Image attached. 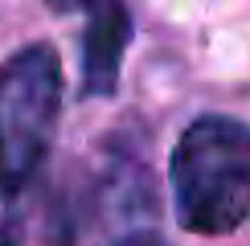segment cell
<instances>
[{"mask_svg": "<svg viewBox=\"0 0 250 246\" xmlns=\"http://www.w3.org/2000/svg\"><path fill=\"white\" fill-rule=\"evenodd\" d=\"M172 205L185 230L230 234L250 218V123L201 115L172 152Z\"/></svg>", "mask_w": 250, "mask_h": 246, "instance_id": "cell-1", "label": "cell"}, {"mask_svg": "<svg viewBox=\"0 0 250 246\" xmlns=\"http://www.w3.org/2000/svg\"><path fill=\"white\" fill-rule=\"evenodd\" d=\"M62 115V66L49 45H25L0 66V189L33 181Z\"/></svg>", "mask_w": 250, "mask_h": 246, "instance_id": "cell-2", "label": "cell"}, {"mask_svg": "<svg viewBox=\"0 0 250 246\" xmlns=\"http://www.w3.org/2000/svg\"><path fill=\"white\" fill-rule=\"evenodd\" d=\"M0 246H74V209L54 181H25L8 193Z\"/></svg>", "mask_w": 250, "mask_h": 246, "instance_id": "cell-3", "label": "cell"}, {"mask_svg": "<svg viewBox=\"0 0 250 246\" xmlns=\"http://www.w3.org/2000/svg\"><path fill=\"white\" fill-rule=\"evenodd\" d=\"M131 41V17L119 0H95L82 33V95H115L119 66Z\"/></svg>", "mask_w": 250, "mask_h": 246, "instance_id": "cell-4", "label": "cell"}, {"mask_svg": "<svg viewBox=\"0 0 250 246\" xmlns=\"http://www.w3.org/2000/svg\"><path fill=\"white\" fill-rule=\"evenodd\" d=\"M95 0H49V8H58V13H74V8H90Z\"/></svg>", "mask_w": 250, "mask_h": 246, "instance_id": "cell-5", "label": "cell"}, {"mask_svg": "<svg viewBox=\"0 0 250 246\" xmlns=\"http://www.w3.org/2000/svg\"><path fill=\"white\" fill-rule=\"evenodd\" d=\"M115 246H160L156 238H144V234H127V238H119Z\"/></svg>", "mask_w": 250, "mask_h": 246, "instance_id": "cell-6", "label": "cell"}]
</instances>
